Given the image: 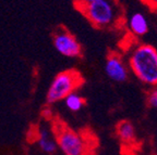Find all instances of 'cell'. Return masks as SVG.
Instances as JSON below:
<instances>
[{"instance_id": "cell-1", "label": "cell", "mask_w": 157, "mask_h": 155, "mask_svg": "<svg viewBox=\"0 0 157 155\" xmlns=\"http://www.w3.org/2000/svg\"><path fill=\"white\" fill-rule=\"evenodd\" d=\"M129 65L134 76L144 85L157 87V49L151 45H139L132 50Z\"/></svg>"}, {"instance_id": "cell-2", "label": "cell", "mask_w": 157, "mask_h": 155, "mask_svg": "<svg viewBox=\"0 0 157 155\" xmlns=\"http://www.w3.org/2000/svg\"><path fill=\"white\" fill-rule=\"evenodd\" d=\"M75 8L97 28L113 27L120 19V9L111 0H99L86 5H75Z\"/></svg>"}, {"instance_id": "cell-3", "label": "cell", "mask_w": 157, "mask_h": 155, "mask_svg": "<svg viewBox=\"0 0 157 155\" xmlns=\"http://www.w3.org/2000/svg\"><path fill=\"white\" fill-rule=\"evenodd\" d=\"M83 77L75 70H68L59 73L52 81L46 95L48 104H55L64 100L70 93L83 85Z\"/></svg>"}, {"instance_id": "cell-4", "label": "cell", "mask_w": 157, "mask_h": 155, "mask_svg": "<svg viewBox=\"0 0 157 155\" xmlns=\"http://www.w3.org/2000/svg\"><path fill=\"white\" fill-rule=\"evenodd\" d=\"M58 148L64 155H85L86 142L80 133L68 127H60L56 132Z\"/></svg>"}, {"instance_id": "cell-5", "label": "cell", "mask_w": 157, "mask_h": 155, "mask_svg": "<svg viewBox=\"0 0 157 155\" xmlns=\"http://www.w3.org/2000/svg\"><path fill=\"white\" fill-rule=\"evenodd\" d=\"M52 44L59 53L67 58H78L82 56V46L70 32L58 28L52 36Z\"/></svg>"}, {"instance_id": "cell-6", "label": "cell", "mask_w": 157, "mask_h": 155, "mask_svg": "<svg viewBox=\"0 0 157 155\" xmlns=\"http://www.w3.org/2000/svg\"><path fill=\"white\" fill-rule=\"evenodd\" d=\"M105 73L115 82H123L129 77V70L119 54L110 53L105 63Z\"/></svg>"}, {"instance_id": "cell-7", "label": "cell", "mask_w": 157, "mask_h": 155, "mask_svg": "<svg viewBox=\"0 0 157 155\" xmlns=\"http://www.w3.org/2000/svg\"><path fill=\"white\" fill-rule=\"evenodd\" d=\"M37 146H38L39 150L45 154H55L58 149L56 135H54L50 131V129L47 127H40L37 132Z\"/></svg>"}, {"instance_id": "cell-8", "label": "cell", "mask_w": 157, "mask_h": 155, "mask_svg": "<svg viewBox=\"0 0 157 155\" xmlns=\"http://www.w3.org/2000/svg\"><path fill=\"white\" fill-rule=\"evenodd\" d=\"M128 26H129V29L133 35L139 37L146 35L148 33V29H150L146 17H145L144 14L140 12H135L131 15L130 19H129V22H128Z\"/></svg>"}, {"instance_id": "cell-9", "label": "cell", "mask_w": 157, "mask_h": 155, "mask_svg": "<svg viewBox=\"0 0 157 155\" xmlns=\"http://www.w3.org/2000/svg\"><path fill=\"white\" fill-rule=\"evenodd\" d=\"M119 140L124 144H132L136 140V132L133 124L130 121H121L116 129Z\"/></svg>"}, {"instance_id": "cell-10", "label": "cell", "mask_w": 157, "mask_h": 155, "mask_svg": "<svg viewBox=\"0 0 157 155\" xmlns=\"http://www.w3.org/2000/svg\"><path fill=\"white\" fill-rule=\"evenodd\" d=\"M64 104H66L67 109L70 110L71 112H78L85 105V101L81 97V95H78V92L74 91L64 99Z\"/></svg>"}, {"instance_id": "cell-11", "label": "cell", "mask_w": 157, "mask_h": 155, "mask_svg": "<svg viewBox=\"0 0 157 155\" xmlns=\"http://www.w3.org/2000/svg\"><path fill=\"white\" fill-rule=\"evenodd\" d=\"M147 105L152 109H157V88H153L146 97Z\"/></svg>"}, {"instance_id": "cell-12", "label": "cell", "mask_w": 157, "mask_h": 155, "mask_svg": "<svg viewBox=\"0 0 157 155\" xmlns=\"http://www.w3.org/2000/svg\"><path fill=\"white\" fill-rule=\"evenodd\" d=\"M153 10H157V0H144Z\"/></svg>"}, {"instance_id": "cell-13", "label": "cell", "mask_w": 157, "mask_h": 155, "mask_svg": "<svg viewBox=\"0 0 157 155\" xmlns=\"http://www.w3.org/2000/svg\"><path fill=\"white\" fill-rule=\"evenodd\" d=\"M95 1H99V0H75V5H86V3L95 2Z\"/></svg>"}]
</instances>
